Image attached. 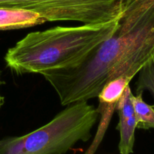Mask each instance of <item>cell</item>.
Instances as JSON below:
<instances>
[{
	"mask_svg": "<svg viewBox=\"0 0 154 154\" xmlns=\"http://www.w3.org/2000/svg\"><path fill=\"white\" fill-rule=\"evenodd\" d=\"M35 12L13 8L0 7V31L26 29L46 23Z\"/></svg>",
	"mask_w": 154,
	"mask_h": 154,
	"instance_id": "7",
	"label": "cell"
},
{
	"mask_svg": "<svg viewBox=\"0 0 154 154\" xmlns=\"http://www.w3.org/2000/svg\"><path fill=\"white\" fill-rule=\"evenodd\" d=\"M99 113L87 102L66 105L52 120L25 135L24 154H65L79 141H89Z\"/></svg>",
	"mask_w": 154,
	"mask_h": 154,
	"instance_id": "3",
	"label": "cell"
},
{
	"mask_svg": "<svg viewBox=\"0 0 154 154\" xmlns=\"http://www.w3.org/2000/svg\"><path fill=\"white\" fill-rule=\"evenodd\" d=\"M117 20L32 32L8 50L4 58L6 66L17 75H42L73 67L114 33Z\"/></svg>",
	"mask_w": 154,
	"mask_h": 154,
	"instance_id": "2",
	"label": "cell"
},
{
	"mask_svg": "<svg viewBox=\"0 0 154 154\" xmlns=\"http://www.w3.org/2000/svg\"><path fill=\"white\" fill-rule=\"evenodd\" d=\"M133 105L137 120V128L143 129H154V105L144 101L142 93L133 96Z\"/></svg>",
	"mask_w": 154,
	"mask_h": 154,
	"instance_id": "8",
	"label": "cell"
},
{
	"mask_svg": "<svg viewBox=\"0 0 154 154\" xmlns=\"http://www.w3.org/2000/svg\"><path fill=\"white\" fill-rule=\"evenodd\" d=\"M25 153V136L7 137L0 140V154Z\"/></svg>",
	"mask_w": 154,
	"mask_h": 154,
	"instance_id": "10",
	"label": "cell"
},
{
	"mask_svg": "<svg viewBox=\"0 0 154 154\" xmlns=\"http://www.w3.org/2000/svg\"><path fill=\"white\" fill-rule=\"evenodd\" d=\"M132 79L133 77L125 73L109 80L104 85L97 96L99 106L96 109L100 116L97 130L93 141L84 154H95L97 151L106 134L119 100Z\"/></svg>",
	"mask_w": 154,
	"mask_h": 154,
	"instance_id": "5",
	"label": "cell"
},
{
	"mask_svg": "<svg viewBox=\"0 0 154 154\" xmlns=\"http://www.w3.org/2000/svg\"><path fill=\"white\" fill-rule=\"evenodd\" d=\"M123 0H0V7L35 12L47 22L75 21L85 25L117 20Z\"/></svg>",
	"mask_w": 154,
	"mask_h": 154,
	"instance_id": "4",
	"label": "cell"
},
{
	"mask_svg": "<svg viewBox=\"0 0 154 154\" xmlns=\"http://www.w3.org/2000/svg\"><path fill=\"white\" fill-rule=\"evenodd\" d=\"M154 56V0H123L112 35L73 67L42 76L66 106L97 97L109 80L135 77Z\"/></svg>",
	"mask_w": 154,
	"mask_h": 154,
	"instance_id": "1",
	"label": "cell"
},
{
	"mask_svg": "<svg viewBox=\"0 0 154 154\" xmlns=\"http://www.w3.org/2000/svg\"><path fill=\"white\" fill-rule=\"evenodd\" d=\"M4 84V82L1 80V76H0V87H1L2 84ZM4 103H5V98L3 97V96L1 95V93H0V108L2 107V105H4Z\"/></svg>",
	"mask_w": 154,
	"mask_h": 154,
	"instance_id": "11",
	"label": "cell"
},
{
	"mask_svg": "<svg viewBox=\"0 0 154 154\" xmlns=\"http://www.w3.org/2000/svg\"><path fill=\"white\" fill-rule=\"evenodd\" d=\"M133 93L130 86L125 89L116 108L119 117L117 129L120 132L118 144L120 154L133 153L135 144V132L137 128V120L133 105Z\"/></svg>",
	"mask_w": 154,
	"mask_h": 154,
	"instance_id": "6",
	"label": "cell"
},
{
	"mask_svg": "<svg viewBox=\"0 0 154 154\" xmlns=\"http://www.w3.org/2000/svg\"><path fill=\"white\" fill-rule=\"evenodd\" d=\"M135 90L137 94L149 91L154 96V56L138 72Z\"/></svg>",
	"mask_w": 154,
	"mask_h": 154,
	"instance_id": "9",
	"label": "cell"
}]
</instances>
